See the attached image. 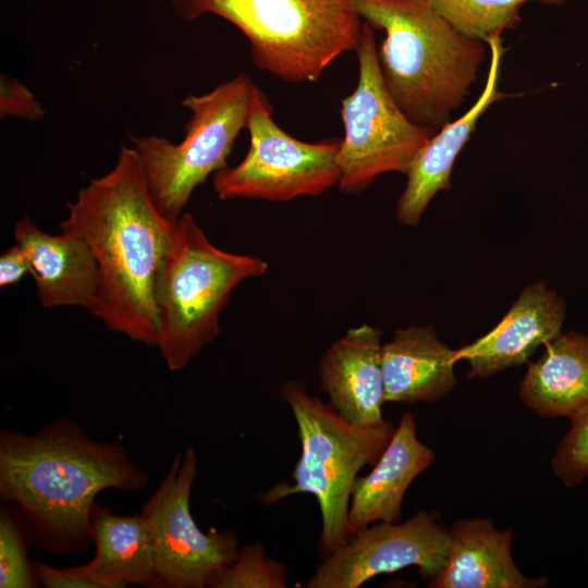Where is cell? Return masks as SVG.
Masks as SVG:
<instances>
[{
  "mask_svg": "<svg viewBox=\"0 0 588 588\" xmlns=\"http://www.w3.org/2000/svg\"><path fill=\"white\" fill-rule=\"evenodd\" d=\"M147 483L124 446L91 439L68 416L33 434L0 432V497L17 506L30 543L42 552L84 551L91 542L96 495L107 489L136 492Z\"/></svg>",
  "mask_w": 588,
  "mask_h": 588,
  "instance_id": "6da1fadb",
  "label": "cell"
},
{
  "mask_svg": "<svg viewBox=\"0 0 588 588\" xmlns=\"http://www.w3.org/2000/svg\"><path fill=\"white\" fill-rule=\"evenodd\" d=\"M66 207L60 231L81 236L98 266V294L89 313L108 329L156 347L155 282L175 222L157 209L136 150L121 146L114 167Z\"/></svg>",
  "mask_w": 588,
  "mask_h": 588,
  "instance_id": "7a4b0ae2",
  "label": "cell"
},
{
  "mask_svg": "<svg viewBox=\"0 0 588 588\" xmlns=\"http://www.w3.org/2000/svg\"><path fill=\"white\" fill-rule=\"evenodd\" d=\"M372 27L385 33L378 59L385 86L415 123L439 131L464 101L486 56L428 0H352Z\"/></svg>",
  "mask_w": 588,
  "mask_h": 588,
  "instance_id": "3957f363",
  "label": "cell"
},
{
  "mask_svg": "<svg viewBox=\"0 0 588 588\" xmlns=\"http://www.w3.org/2000/svg\"><path fill=\"white\" fill-rule=\"evenodd\" d=\"M278 393L296 421L301 456L293 483L279 482L258 499L270 506L297 493L314 495L321 517L317 551L323 559L352 537L348 509L353 486L359 471L378 461L395 427L389 420L373 427L352 425L298 380L283 382Z\"/></svg>",
  "mask_w": 588,
  "mask_h": 588,
  "instance_id": "277c9868",
  "label": "cell"
},
{
  "mask_svg": "<svg viewBox=\"0 0 588 588\" xmlns=\"http://www.w3.org/2000/svg\"><path fill=\"white\" fill-rule=\"evenodd\" d=\"M268 264L213 245L191 213L175 221L155 282L157 346L172 370H181L220 332V314L233 291L259 278Z\"/></svg>",
  "mask_w": 588,
  "mask_h": 588,
  "instance_id": "5b68a950",
  "label": "cell"
},
{
  "mask_svg": "<svg viewBox=\"0 0 588 588\" xmlns=\"http://www.w3.org/2000/svg\"><path fill=\"white\" fill-rule=\"evenodd\" d=\"M188 14H217L248 39L257 68L290 83L314 82L356 50L363 20L352 0H188Z\"/></svg>",
  "mask_w": 588,
  "mask_h": 588,
  "instance_id": "8992f818",
  "label": "cell"
},
{
  "mask_svg": "<svg viewBox=\"0 0 588 588\" xmlns=\"http://www.w3.org/2000/svg\"><path fill=\"white\" fill-rule=\"evenodd\" d=\"M257 86L241 73L200 96H188L191 111L182 142L157 136L132 137L151 198L160 213L175 222L194 189L226 166L238 133L246 127Z\"/></svg>",
  "mask_w": 588,
  "mask_h": 588,
  "instance_id": "52a82bcc",
  "label": "cell"
},
{
  "mask_svg": "<svg viewBox=\"0 0 588 588\" xmlns=\"http://www.w3.org/2000/svg\"><path fill=\"white\" fill-rule=\"evenodd\" d=\"M356 51L357 86L341 106L344 137L338 152V186L344 193L362 192L387 172L406 174L437 132L412 121L390 95L379 64L373 27L366 21Z\"/></svg>",
  "mask_w": 588,
  "mask_h": 588,
  "instance_id": "ba28073f",
  "label": "cell"
},
{
  "mask_svg": "<svg viewBox=\"0 0 588 588\" xmlns=\"http://www.w3.org/2000/svg\"><path fill=\"white\" fill-rule=\"evenodd\" d=\"M271 109L257 87L246 125L249 149L238 164H226L213 174V189L221 200L287 201L319 196L339 184L341 138L298 140L274 122Z\"/></svg>",
  "mask_w": 588,
  "mask_h": 588,
  "instance_id": "9c48e42d",
  "label": "cell"
},
{
  "mask_svg": "<svg viewBox=\"0 0 588 588\" xmlns=\"http://www.w3.org/2000/svg\"><path fill=\"white\" fill-rule=\"evenodd\" d=\"M198 473L192 446L175 454L167 474L143 505L156 549L157 588H205L238 551L231 529L201 530L191 512V492Z\"/></svg>",
  "mask_w": 588,
  "mask_h": 588,
  "instance_id": "30bf717a",
  "label": "cell"
},
{
  "mask_svg": "<svg viewBox=\"0 0 588 588\" xmlns=\"http://www.w3.org/2000/svg\"><path fill=\"white\" fill-rule=\"evenodd\" d=\"M450 534L434 511H419L404 523L380 522L352 535L317 565L307 588H358L369 579L416 566L431 580L448 563Z\"/></svg>",
  "mask_w": 588,
  "mask_h": 588,
  "instance_id": "8fae6325",
  "label": "cell"
},
{
  "mask_svg": "<svg viewBox=\"0 0 588 588\" xmlns=\"http://www.w3.org/2000/svg\"><path fill=\"white\" fill-rule=\"evenodd\" d=\"M564 317L563 299L544 282H535L524 289L491 331L455 350V360L468 363L470 378H486L519 366L538 346L561 334Z\"/></svg>",
  "mask_w": 588,
  "mask_h": 588,
  "instance_id": "7c38bea8",
  "label": "cell"
},
{
  "mask_svg": "<svg viewBox=\"0 0 588 588\" xmlns=\"http://www.w3.org/2000/svg\"><path fill=\"white\" fill-rule=\"evenodd\" d=\"M381 335V330L367 323L351 328L319 359L320 384L329 404L358 427L385 420Z\"/></svg>",
  "mask_w": 588,
  "mask_h": 588,
  "instance_id": "4fadbf2b",
  "label": "cell"
},
{
  "mask_svg": "<svg viewBox=\"0 0 588 588\" xmlns=\"http://www.w3.org/2000/svg\"><path fill=\"white\" fill-rule=\"evenodd\" d=\"M13 236L27 255L42 307L74 306L91 310L98 294L99 272L90 247L81 236L68 231L57 235L46 233L27 216L15 223Z\"/></svg>",
  "mask_w": 588,
  "mask_h": 588,
  "instance_id": "5bb4252c",
  "label": "cell"
},
{
  "mask_svg": "<svg viewBox=\"0 0 588 588\" xmlns=\"http://www.w3.org/2000/svg\"><path fill=\"white\" fill-rule=\"evenodd\" d=\"M490 65L483 89L475 103L457 120L437 131L414 159L406 186L396 205V217L405 225H417L438 192L449 189L456 157L470 138L479 118L505 95L499 89L504 53L501 38L488 44Z\"/></svg>",
  "mask_w": 588,
  "mask_h": 588,
  "instance_id": "9a60e30c",
  "label": "cell"
},
{
  "mask_svg": "<svg viewBox=\"0 0 588 588\" xmlns=\"http://www.w3.org/2000/svg\"><path fill=\"white\" fill-rule=\"evenodd\" d=\"M434 457V452L417 437L414 415L404 413L373 468L355 480L348 509L351 534L375 523L399 522L408 487Z\"/></svg>",
  "mask_w": 588,
  "mask_h": 588,
  "instance_id": "2e32d148",
  "label": "cell"
},
{
  "mask_svg": "<svg viewBox=\"0 0 588 588\" xmlns=\"http://www.w3.org/2000/svg\"><path fill=\"white\" fill-rule=\"evenodd\" d=\"M450 552L431 588H539L546 577H528L511 554L512 530L499 529L486 517L461 519L449 529Z\"/></svg>",
  "mask_w": 588,
  "mask_h": 588,
  "instance_id": "e0dca14e",
  "label": "cell"
},
{
  "mask_svg": "<svg viewBox=\"0 0 588 588\" xmlns=\"http://www.w3.org/2000/svg\"><path fill=\"white\" fill-rule=\"evenodd\" d=\"M381 363L385 402L434 403L456 384L455 350L429 324L397 329L382 345Z\"/></svg>",
  "mask_w": 588,
  "mask_h": 588,
  "instance_id": "ac0fdd59",
  "label": "cell"
},
{
  "mask_svg": "<svg viewBox=\"0 0 588 588\" xmlns=\"http://www.w3.org/2000/svg\"><path fill=\"white\" fill-rule=\"evenodd\" d=\"M94 558L82 564L105 588L127 585L154 587L156 549L147 519L142 513L120 516L95 502L90 514Z\"/></svg>",
  "mask_w": 588,
  "mask_h": 588,
  "instance_id": "d6986e66",
  "label": "cell"
},
{
  "mask_svg": "<svg viewBox=\"0 0 588 588\" xmlns=\"http://www.w3.org/2000/svg\"><path fill=\"white\" fill-rule=\"evenodd\" d=\"M544 346L528 364L519 396L541 417L571 418L588 403V335L568 332Z\"/></svg>",
  "mask_w": 588,
  "mask_h": 588,
  "instance_id": "ffe728a7",
  "label": "cell"
},
{
  "mask_svg": "<svg viewBox=\"0 0 588 588\" xmlns=\"http://www.w3.org/2000/svg\"><path fill=\"white\" fill-rule=\"evenodd\" d=\"M531 0H428L462 34L488 44L520 22L519 10ZM555 3L561 0H539Z\"/></svg>",
  "mask_w": 588,
  "mask_h": 588,
  "instance_id": "44dd1931",
  "label": "cell"
},
{
  "mask_svg": "<svg viewBox=\"0 0 588 588\" xmlns=\"http://www.w3.org/2000/svg\"><path fill=\"white\" fill-rule=\"evenodd\" d=\"M30 543L26 525L16 505L0 510V587L34 588L38 586L34 563L28 558Z\"/></svg>",
  "mask_w": 588,
  "mask_h": 588,
  "instance_id": "7402d4cb",
  "label": "cell"
},
{
  "mask_svg": "<svg viewBox=\"0 0 588 588\" xmlns=\"http://www.w3.org/2000/svg\"><path fill=\"white\" fill-rule=\"evenodd\" d=\"M289 572L270 558L261 542L238 548L234 560L210 583L209 588H286Z\"/></svg>",
  "mask_w": 588,
  "mask_h": 588,
  "instance_id": "603a6c76",
  "label": "cell"
},
{
  "mask_svg": "<svg viewBox=\"0 0 588 588\" xmlns=\"http://www.w3.org/2000/svg\"><path fill=\"white\" fill-rule=\"evenodd\" d=\"M569 419L571 428L556 446L551 465L565 486L575 487L588 477V403Z\"/></svg>",
  "mask_w": 588,
  "mask_h": 588,
  "instance_id": "cb8c5ba5",
  "label": "cell"
},
{
  "mask_svg": "<svg viewBox=\"0 0 588 588\" xmlns=\"http://www.w3.org/2000/svg\"><path fill=\"white\" fill-rule=\"evenodd\" d=\"M0 90L1 118L14 115L30 121L42 118L44 109L23 84L2 75Z\"/></svg>",
  "mask_w": 588,
  "mask_h": 588,
  "instance_id": "d4e9b609",
  "label": "cell"
},
{
  "mask_svg": "<svg viewBox=\"0 0 588 588\" xmlns=\"http://www.w3.org/2000/svg\"><path fill=\"white\" fill-rule=\"evenodd\" d=\"M34 568L38 585L46 588H105L82 565L58 568L36 561Z\"/></svg>",
  "mask_w": 588,
  "mask_h": 588,
  "instance_id": "484cf974",
  "label": "cell"
},
{
  "mask_svg": "<svg viewBox=\"0 0 588 588\" xmlns=\"http://www.w3.org/2000/svg\"><path fill=\"white\" fill-rule=\"evenodd\" d=\"M29 273V262L25 250L19 245L4 249L0 256V286L17 283Z\"/></svg>",
  "mask_w": 588,
  "mask_h": 588,
  "instance_id": "4316f807",
  "label": "cell"
}]
</instances>
